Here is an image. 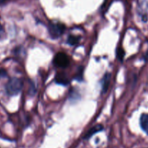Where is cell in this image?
I'll return each instance as SVG.
<instances>
[{
	"label": "cell",
	"mask_w": 148,
	"mask_h": 148,
	"mask_svg": "<svg viewBox=\"0 0 148 148\" xmlns=\"http://www.w3.org/2000/svg\"><path fill=\"white\" fill-rule=\"evenodd\" d=\"M23 82L21 79L12 78L6 85V92L10 96H15L18 95L22 90Z\"/></svg>",
	"instance_id": "cell-1"
},
{
	"label": "cell",
	"mask_w": 148,
	"mask_h": 148,
	"mask_svg": "<svg viewBox=\"0 0 148 148\" xmlns=\"http://www.w3.org/2000/svg\"><path fill=\"white\" fill-rule=\"evenodd\" d=\"M65 25L61 23H50L48 27L49 34L53 39H57L63 34L65 31Z\"/></svg>",
	"instance_id": "cell-2"
},
{
	"label": "cell",
	"mask_w": 148,
	"mask_h": 148,
	"mask_svg": "<svg viewBox=\"0 0 148 148\" xmlns=\"http://www.w3.org/2000/svg\"><path fill=\"white\" fill-rule=\"evenodd\" d=\"M54 65L59 68H66L70 63L68 55L64 52H59L55 56L53 60Z\"/></svg>",
	"instance_id": "cell-3"
},
{
	"label": "cell",
	"mask_w": 148,
	"mask_h": 148,
	"mask_svg": "<svg viewBox=\"0 0 148 148\" xmlns=\"http://www.w3.org/2000/svg\"><path fill=\"white\" fill-rule=\"evenodd\" d=\"M140 126L142 130L148 135V114H142L140 117Z\"/></svg>",
	"instance_id": "cell-4"
},
{
	"label": "cell",
	"mask_w": 148,
	"mask_h": 148,
	"mask_svg": "<svg viewBox=\"0 0 148 148\" xmlns=\"http://www.w3.org/2000/svg\"><path fill=\"white\" fill-rule=\"evenodd\" d=\"M111 75L110 73H106L102 78V92L105 93L108 89V86L110 84V81Z\"/></svg>",
	"instance_id": "cell-5"
},
{
	"label": "cell",
	"mask_w": 148,
	"mask_h": 148,
	"mask_svg": "<svg viewBox=\"0 0 148 148\" xmlns=\"http://www.w3.org/2000/svg\"><path fill=\"white\" fill-rule=\"evenodd\" d=\"M56 82L58 84H61V85H68L69 84L70 81L68 78L66 77L64 73H59L58 74V76H56Z\"/></svg>",
	"instance_id": "cell-6"
},
{
	"label": "cell",
	"mask_w": 148,
	"mask_h": 148,
	"mask_svg": "<svg viewBox=\"0 0 148 148\" xmlns=\"http://www.w3.org/2000/svg\"><path fill=\"white\" fill-rule=\"evenodd\" d=\"M103 129V126L102 125H97L95 127H93L92 129H91L88 132V133L86 134V135L85 136V139H89V137L94 135L95 134H96L97 132H99V131H102Z\"/></svg>",
	"instance_id": "cell-7"
},
{
	"label": "cell",
	"mask_w": 148,
	"mask_h": 148,
	"mask_svg": "<svg viewBox=\"0 0 148 148\" xmlns=\"http://www.w3.org/2000/svg\"><path fill=\"white\" fill-rule=\"evenodd\" d=\"M79 37L76 36H70L68 39V43L70 45H76L79 43Z\"/></svg>",
	"instance_id": "cell-8"
},
{
	"label": "cell",
	"mask_w": 148,
	"mask_h": 148,
	"mask_svg": "<svg viewBox=\"0 0 148 148\" xmlns=\"http://www.w3.org/2000/svg\"><path fill=\"white\" fill-rule=\"evenodd\" d=\"M124 55H125V52H124V50L123 49V48L119 47V49H117V57H118V58L119 59V60H121V61L123 60Z\"/></svg>",
	"instance_id": "cell-9"
},
{
	"label": "cell",
	"mask_w": 148,
	"mask_h": 148,
	"mask_svg": "<svg viewBox=\"0 0 148 148\" xmlns=\"http://www.w3.org/2000/svg\"><path fill=\"white\" fill-rule=\"evenodd\" d=\"M82 76H83V69H82V68H81V69H79V72L76 74V76H75V79H77L78 81H82Z\"/></svg>",
	"instance_id": "cell-10"
},
{
	"label": "cell",
	"mask_w": 148,
	"mask_h": 148,
	"mask_svg": "<svg viewBox=\"0 0 148 148\" xmlns=\"http://www.w3.org/2000/svg\"><path fill=\"white\" fill-rule=\"evenodd\" d=\"M144 60H145V62H148V48H147V49L145 54L144 55Z\"/></svg>",
	"instance_id": "cell-11"
},
{
	"label": "cell",
	"mask_w": 148,
	"mask_h": 148,
	"mask_svg": "<svg viewBox=\"0 0 148 148\" xmlns=\"http://www.w3.org/2000/svg\"><path fill=\"white\" fill-rule=\"evenodd\" d=\"M3 34H4V29L3 28H2V25L0 24V38L2 37V36L3 35Z\"/></svg>",
	"instance_id": "cell-12"
},
{
	"label": "cell",
	"mask_w": 148,
	"mask_h": 148,
	"mask_svg": "<svg viewBox=\"0 0 148 148\" xmlns=\"http://www.w3.org/2000/svg\"><path fill=\"white\" fill-rule=\"evenodd\" d=\"M2 74H3V71H0V76H2Z\"/></svg>",
	"instance_id": "cell-13"
},
{
	"label": "cell",
	"mask_w": 148,
	"mask_h": 148,
	"mask_svg": "<svg viewBox=\"0 0 148 148\" xmlns=\"http://www.w3.org/2000/svg\"><path fill=\"white\" fill-rule=\"evenodd\" d=\"M5 1H7V0H0V3H2V2H5Z\"/></svg>",
	"instance_id": "cell-14"
}]
</instances>
